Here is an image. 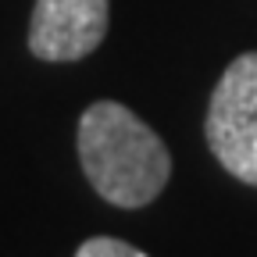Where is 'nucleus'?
I'll list each match as a JSON object with an SVG mask.
<instances>
[{
  "instance_id": "obj_1",
  "label": "nucleus",
  "mask_w": 257,
  "mask_h": 257,
  "mask_svg": "<svg viewBox=\"0 0 257 257\" xmlns=\"http://www.w3.org/2000/svg\"><path fill=\"white\" fill-rule=\"evenodd\" d=\"M79 161L89 186L125 211L157 200L172 175V154L161 136L118 100H96L82 111Z\"/></svg>"
},
{
  "instance_id": "obj_2",
  "label": "nucleus",
  "mask_w": 257,
  "mask_h": 257,
  "mask_svg": "<svg viewBox=\"0 0 257 257\" xmlns=\"http://www.w3.org/2000/svg\"><path fill=\"white\" fill-rule=\"evenodd\" d=\"M204 136L218 165L246 186H257V50L239 54L221 72Z\"/></svg>"
},
{
  "instance_id": "obj_3",
  "label": "nucleus",
  "mask_w": 257,
  "mask_h": 257,
  "mask_svg": "<svg viewBox=\"0 0 257 257\" xmlns=\"http://www.w3.org/2000/svg\"><path fill=\"white\" fill-rule=\"evenodd\" d=\"M111 0H36L29 50L40 61H82L107 36Z\"/></svg>"
},
{
  "instance_id": "obj_4",
  "label": "nucleus",
  "mask_w": 257,
  "mask_h": 257,
  "mask_svg": "<svg viewBox=\"0 0 257 257\" xmlns=\"http://www.w3.org/2000/svg\"><path fill=\"white\" fill-rule=\"evenodd\" d=\"M75 257H147V253L125 239H114V236H93L75 250Z\"/></svg>"
}]
</instances>
